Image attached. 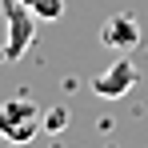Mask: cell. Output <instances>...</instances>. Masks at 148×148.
I'll use <instances>...</instances> for the list:
<instances>
[{
    "label": "cell",
    "mask_w": 148,
    "mask_h": 148,
    "mask_svg": "<svg viewBox=\"0 0 148 148\" xmlns=\"http://www.w3.org/2000/svg\"><path fill=\"white\" fill-rule=\"evenodd\" d=\"M100 44L112 52H132L140 44V24H136V16L132 12H112L104 28H100Z\"/></svg>",
    "instance_id": "cell-4"
},
{
    "label": "cell",
    "mask_w": 148,
    "mask_h": 148,
    "mask_svg": "<svg viewBox=\"0 0 148 148\" xmlns=\"http://www.w3.org/2000/svg\"><path fill=\"white\" fill-rule=\"evenodd\" d=\"M24 4L36 12V20H48V24H56L64 16V0H24Z\"/></svg>",
    "instance_id": "cell-5"
},
{
    "label": "cell",
    "mask_w": 148,
    "mask_h": 148,
    "mask_svg": "<svg viewBox=\"0 0 148 148\" xmlns=\"http://www.w3.org/2000/svg\"><path fill=\"white\" fill-rule=\"evenodd\" d=\"M4 16H8V40H4V52L0 60L16 64L28 48H32V36H36V12L28 8L24 0H0Z\"/></svg>",
    "instance_id": "cell-1"
},
{
    "label": "cell",
    "mask_w": 148,
    "mask_h": 148,
    "mask_svg": "<svg viewBox=\"0 0 148 148\" xmlns=\"http://www.w3.org/2000/svg\"><path fill=\"white\" fill-rule=\"evenodd\" d=\"M40 128H44V124H40V108H36L32 100L16 96V100H4V104H0V136H4L8 144H28Z\"/></svg>",
    "instance_id": "cell-2"
},
{
    "label": "cell",
    "mask_w": 148,
    "mask_h": 148,
    "mask_svg": "<svg viewBox=\"0 0 148 148\" xmlns=\"http://www.w3.org/2000/svg\"><path fill=\"white\" fill-rule=\"evenodd\" d=\"M68 120H72V112H68L64 104H56V108H48V112H40L44 132H60V128H68Z\"/></svg>",
    "instance_id": "cell-6"
},
{
    "label": "cell",
    "mask_w": 148,
    "mask_h": 148,
    "mask_svg": "<svg viewBox=\"0 0 148 148\" xmlns=\"http://www.w3.org/2000/svg\"><path fill=\"white\" fill-rule=\"evenodd\" d=\"M136 64L128 60V56H120V60H112L104 72H96L92 76V92H96L100 100H120V96H128L132 88H136Z\"/></svg>",
    "instance_id": "cell-3"
}]
</instances>
